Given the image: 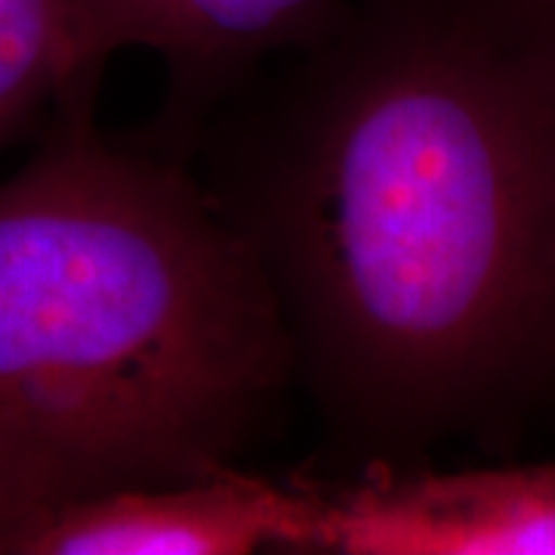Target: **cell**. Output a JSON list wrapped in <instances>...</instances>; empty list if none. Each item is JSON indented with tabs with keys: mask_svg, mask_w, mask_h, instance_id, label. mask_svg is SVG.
Wrapping results in <instances>:
<instances>
[{
	"mask_svg": "<svg viewBox=\"0 0 555 555\" xmlns=\"http://www.w3.org/2000/svg\"><path fill=\"white\" fill-rule=\"evenodd\" d=\"M185 164L254 257L343 476L555 414V65L466 0H349Z\"/></svg>",
	"mask_w": 555,
	"mask_h": 555,
	"instance_id": "cell-1",
	"label": "cell"
},
{
	"mask_svg": "<svg viewBox=\"0 0 555 555\" xmlns=\"http://www.w3.org/2000/svg\"><path fill=\"white\" fill-rule=\"evenodd\" d=\"M297 392L275 299L189 164L56 118L0 182V534L238 466Z\"/></svg>",
	"mask_w": 555,
	"mask_h": 555,
	"instance_id": "cell-2",
	"label": "cell"
},
{
	"mask_svg": "<svg viewBox=\"0 0 555 555\" xmlns=\"http://www.w3.org/2000/svg\"><path fill=\"white\" fill-rule=\"evenodd\" d=\"M75 43L72 93L56 118H93L105 65L120 50L164 62V100L133 133L185 164L201 127L284 53L327 35L349 0H65Z\"/></svg>",
	"mask_w": 555,
	"mask_h": 555,
	"instance_id": "cell-3",
	"label": "cell"
},
{
	"mask_svg": "<svg viewBox=\"0 0 555 555\" xmlns=\"http://www.w3.org/2000/svg\"><path fill=\"white\" fill-rule=\"evenodd\" d=\"M315 481L312 553L555 555V460L377 466Z\"/></svg>",
	"mask_w": 555,
	"mask_h": 555,
	"instance_id": "cell-4",
	"label": "cell"
},
{
	"mask_svg": "<svg viewBox=\"0 0 555 555\" xmlns=\"http://www.w3.org/2000/svg\"><path fill=\"white\" fill-rule=\"evenodd\" d=\"M318 481L238 466L170 485L68 503L16 540L13 555H247L312 553Z\"/></svg>",
	"mask_w": 555,
	"mask_h": 555,
	"instance_id": "cell-5",
	"label": "cell"
},
{
	"mask_svg": "<svg viewBox=\"0 0 555 555\" xmlns=\"http://www.w3.org/2000/svg\"><path fill=\"white\" fill-rule=\"evenodd\" d=\"M75 43L65 0H0V149L72 93Z\"/></svg>",
	"mask_w": 555,
	"mask_h": 555,
	"instance_id": "cell-6",
	"label": "cell"
},
{
	"mask_svg": "<svg viewBox=\"0 0 555 555\" xmlns=\"http://www.w3.org/2000/svg\"><path fill=\"white\" fill-rule=\"evenodd\" d=\"M513 47L555 65V0H466Z\"/></svg>",
	"mask_w": 555,
	"mask_h": 555,
	"instance_id": "cell-7",
	"label": "cell"
},
{
	"mask_svg": "<svg viewBox=\"0 0 555 555\" xmlns=\"http://www.w3.org/2000/svg\"><path fill=\"white\" fill-rule=\"evenodd\" d=\"M0 555H7V543H3V534H0Z\"/></svg>",
	"mask_w": 555,
	"mask_h": 555,
	"instance_id": "cell-8",
	"label": "cell"
}]
</instances>
